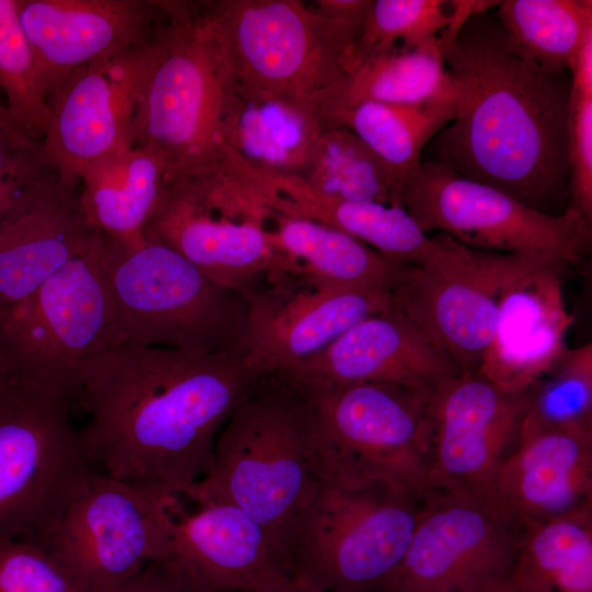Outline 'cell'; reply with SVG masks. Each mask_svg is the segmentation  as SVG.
<instances>
[{
	"instance_id": "obj_1",
	"label": "cell",
	"mask_w": 592,
	"mask_h": 592,
	"mask_svg": "<svg viewBox=\"0 0 592 592\" xmlns=\"http://www.w3.org/2000/svg\"><path fill=\"white\" fill-rule=\"evenodd\" d=\"M262 372L249 354L107 345L80 375L91 464L183 498L210 469L223 425Z\"/></svg>"
},
{
	"instance_id": "obj_2",
	"label": "cell",
	"mask_w": 592,
	"mask_h": 592,
	"mask_svg": "<svg viewBox=\"0 0 592 592\" xmlns=\"http://www.w3.org/2000/svg\"><path fill=\"white\" fill-rule=\"evenodd\" d=\"M457 113L423 160L496 187L542 213L569 207V71L548 72L513 44L494 12L439 35Z\"/></svg>"
},
{
	"instance_id": "obj_3",
	"label": "cell",
	"mask_w": 592,
	"mask_h": 592,
	"mask_svg": "<svg viewBox=\"0 0 592 592\" xmlns=\"http://www.w3.org/2000/svg\"><path fill=\"white\" fill-rule=\"evenodd\" d=\"M159 3L135 144L162 160L168 182L227 164V123L237 80L212 2Z\"/></svg>"
},
{
	"instance_id": "obj_4",
	"label": "cell",
	"mask_w": 592,
	"mask_h": 592,
	"mask_svg": "<svg viewBox=\"0 0 592 592\" xmlns=\"http://www.w3.org/2000/svg\"><path fill=\"white\" fill-rule=\"evenodd\" d=\"M319 483L300 386L288 371L273 369L262 372L234 408L217 436L210 469L183 498L241 509L287 561L292 531Z\"/></svg>"
},
{
	"instance_id": "obj_5",
	"label": "cell",
	"mask_w": 592,
	"mask_h": 592,
	"mask_svg": "<svg viewBox=\"0 0 592 592\" xmlns=\"http://www.w3.org/2000/svg\"><path fill=\"white\" fill-rule=\"evenodd\" d=\"M98 262L113 307L112 344L248 354V300L210 280L146 229L98 231Z\"/></svg>"
},
{
	"instance_id": "obj_6",
	"label": "cell",
	"mask_w": 592,
	"mask_h": 592,
	"mask_svg": "<svg viewBox=\"0 0 592 592\" xmlns=\"http://www.w3.org/2000/svg\"><path fill=\"white\" fill-rule=\"evenodd\" d=\"M291 374L307 402L310 459L320 483L357 487L384 481L422 498L431 491L434 390L387 383L337 384Z\"/></svg>"
},
{
	"instance_id": "obj_7",
	"label": "cell",
	"mask_w": 592,
	"mask_h": 592,
	"mask_svg": "<svg viewBox=\"0 0 592 592\" xmlns=\"http://www.w3.org/2000/svg\"><path fill=\"white\" fill-rule=\"evenodd\" d=\"M423 500L384 481L319 483L287 544L291 578L328 592H382L406 554Z\"/></svg>"
},
{
	"instance_id": "obj_8",
	"label": "cell",
	"mask_w": 592,
	"mask_h": 592,
	"mask_svg": "<svg viewBox=\"0 0 592 592\" xmlns=\"http://www.w3.org/2000/svg\"><path fill=\"white\" fill-rule=\"evenodd\" d=\"M212 7L239 84L320 106L344 75L366 15H331L298 0Z\"/></svg>"
},
{
	"instance_id": "obj_9",
	"label": "cell",
	"mask_w": 592,
	"mask_h": 592,
	"mask_svg": "<svg viewBox=\"0 0 592 592\" xmlns=\"http://www.w3.org/2000/svg\"><path fill=\"white\" fill-rule=\"evenodd\" d=\"M90 247L27 298L0 308V357L10 383L79 402L84 363L110 345L113 307Z\"/></svg>"
},
{
	"instance_id": "obj_10",
	"label": "cell",
	"mask_w": 592,
	"mask_h": 592,
	"mask_svg": "<svg viewBox=\"0 0 592 592\" xmlns=\"http://www.w3.org/2000/svg\"><path fill=\"white\" fill-rule=\"evenodd\" d=\"M71 407L25 385L0 392V545L39 543L92 471Z\"/></svg>"
},
{
	"instance_id": "obj_11",
	"label": "cell",
	"mask_w": 592,
	"mask_h": 592,
	"mask_svg": "<svg viewBox=\"0 0 592 592\" xmlns=\"http://www.w3.org/2000/svg\"><path fill=\"white\" fill-rule=\"evenodd\" d=\"M266 214L249 183L225 166L168 181L145 229L247 297L282 271Z\"/></svg>"
},
{
	"instance_id": "obj_12",
	"label": "cell",
	"mask_w": 592,
	"mask_h": 592,
	"mask_svg": "<svg viewBox=\"0 0 592 592\" xmlns=\"http://www.w3.org/2000/svg\"><path fill=\"white\" fill-rule=\"evenodd\" d=\"M414 264H398L391 305L421 328L462 371H477L503 292L551 259L468 247L446 234ZM565 265V264H562Z\"/></svg>"
},
{
	"instance_id": "obj_13",
	"label": "cell",
	"mask_w": 592,
	"mask_h": 592,
	"mask_svg": "<svg viewBox=\"0 0 592 592\" xmlns=\"http://www.w3.org/2000/svg\"><path fill=\"white\" fill-rule=\"evenodd\" d=\"M180 499L91 471L39 543L84 592H103L169 558Z\"/></svg>"
},
{
	"instance_id": "obj_14",
	"label": "cell",
	"mask_w": 592,
	"mask_h": 592,
	"mask_svg": "<svg viewBox=\"0 0 592 592\" xmlns=\"http://www.w3.org/2000/svg\"><path fill=\"white\" fill-rule=\"evenodd\" d=\"M402 207L428 235L446 234L471 248L573 264L588 252L591 223L568 207L533 209L490 185L423 160L403 183Z\"/></svg>"
},
{
	"instance_id": "obj_15",
	"label": "cell",
	"mask_w": 592,
	"mask_h": 592,
	"mask_svg": "<svg viewBox=\"0 0 592 592\" xmlns=\"http://www.w3.org/2000/svg\"><path fill=\"white\" fill-rule=\"evenodd\" d=\"M524 532L483 493L432 490L382 592H481L503 585Z\"/></svg>"
},
{
	"instance_id": "obj_16",
	"label": "cell",
	"mask_w": 592,
	"mask_h": 592,
	"mask_svg": "<svg viewBox=\"0 0 592 592\" xmlns=\"http://www.w3.org/2000/svg\"><path fill=\"white\" fill-rule=\"evenodd\" d=\"M152 37L124 55L75 70L49 94L42 145L49 166L66 184L79 185L88 167L135 143Z\"/></svg>"
},
{
	"instance_id": "obj_17",
	"label": "cell",
	"mask_w": 592,
	"mask_h": 592,
	"mask_svg": "<svg viewBox=\"0 0 592 592\" xmlns=\"http://www.w3.org/2000/svg\"><path fill=\"white\" fill-rule=\"evenodd\" d=\"M247 300L248 354L263 371L289 369L315 357L391 306L388 289L331 286L291 272L271 274Z\"/></svg>"
},
{
	"instance_id": "obj_18",
	"label": "cell",
	"mask_w": 592,
	"mask_h": 592,
	"mask_svg": "<svg viewBox=\"0 0 592 592\" xmlns=\"http://www.w3.org/2000/svg\"><path fill=\"white\" fill-rule=\"evenodd\" d=\"M527 395L463 371L433 391L430 433L432 490L483 493L513 448Z\"/></svg>"
},
{
	"instance_id": "obj_19",
	"label": "cell",
	"mask_w": 592,
	"mask_h": 592,
	"mask_svg": "<svg viewBox=\"0 0 592 592\" xmlns=\"http://www.w3.org/2000/svg\"><path fill=\"white\" fill-rule=\"evenodd\" d=\"M48 96L75 70L146 45L161 16L159 1L16 0Z\"/></svg>"
},
{
	"instance_id": "obj_20",
	"label": "cell",
	"mask_w": 592,
	"mask_h": 592,
	"mask_svg": "<svg viewBox=\"0 0 592 592\" xmlns=\"http://www.w3.org/2000/svg\"><path fill=\"white\" fill-rule=\"evenodd\" d=\"M483 494L525 531L592 508V433L522 419Z\"/></svg>"
},
{
	"instance_id": "obj_21",
	"label": "cell",
	"mask_w": 592,
	"mask_h": 592,
	"mask_svg": "<svg viewBox=\"0 0 592 592\" xmlns=\"http://www.w3.org/2000/svg\"><path fill=\"white\" fill-rule=\"evenodd\" d=\"M79 185L49 170L0 216V308L22 301L92 243Z\"/></svg>"
},
{
	"instance_id": "obj_22",
	"label": "cell",
	"mask_w": 592,
	"mask_h": 592,
	"mask_svg": "<svg viewBox=\"0 0 592 592\" xmlns=\"http://www.w3.org/2000/svg\"><path fill=\"white\" fill-rule=\"evenodd\" d=\"M173 509L169 558L209 592H261L291 578L267 532L226 503Z\"/></svg>"
},
{
	"instance_id": "obj_23",
	"label": "cell",
	"mask_w": 592,
	"mask_h": 592,
	"mask_svg": "<svg viewBox=\"0 0 592 592\" xmlns=\"http://www.w3.org/2000/svg\"><path fill=\"white\" fill-rule=\"evenodd\" d=\"M537 267L502 294L493 330L477 372L511 394L528 391L567 349L573 322L559 270Z\"/></svg>"
},
{
	"instance_id": "obj_24",
	"label": "cell",
	"mask_w": 592,
	"mask_h": 592,
	"mask_svg": "<svg viewBox=\"0 0 592 592\" xmlns=\"http://www.w3.org/2000/svg\"><path fill=\"white\" fill-rule=\"evenodd\" d=\"M286 371L337 384L387 383L430 390L463 372L392 305L354 325L320 354Z\"/></svg>"
},
{
	"instance_id": "obj_25",
	"label": "cell",
	"mask_w": 592,
	"mask_h": 592,
	"mask_svg": "<svg viewBox=\"0 0 592 592\" xmlns=\"http://www.w3.org/2000/svg\"><path fill=\"white\" fill-rule=\"evenodd\" d=\"M246 177L267 209L332 227L395 263H419L434 247L402 206L332 197L299 177L252 167L246 168Z\"/></svg>"
},
{
	"instance_id": "obj_26",
	"label": "cell",
	"mask_w": 592,
	"mask_h": 592,
	"mask_svg": "<svg viewBox=\"0 0 592 592\" xmlns=\"http://www.w3.org/2000/svg\"><path fill=\"white\" fill-rule=\"evenodd\" d=\"M318 103L236 83L228 116V156L259 170L301 177L328 124Z\"/></svg>"
},
{
	"instance_id": "obj_27",
	"label": "cell",
	"mask_w": 592,
	"mask_h": 592,
	"mask_svg": "<svg viewBox=\"0 0 592 592\" xmlns=\"http://www.w3.org/2000/svg\"><path fill=\"white\" fill-rule=\"evenodd\" d=\"M456 100L439 37L414 48L356 53L321 107L329 116L364 102L414 104Z\"/></svg>"
},
{
	"instance_id": "obj_28",
	"label": "cell",
	"mask_w": 592,
	"mask_h": 592,
	"mask_svg": "<svg viewBox=\"0 0 592 592\" xmlns=\"http://www.w3.org/2000/svg\"><path fill=\"white\" fill-rule=\"evenodd\" d=\"M167 183V169L150 149L126 145L88 167L79 179L87 224L107 236L141 234Z\"/></svg>"
},
{
	"instance_id": "obj_29",
	"label": "cell",
	"mask_w": 592,
	"mask_h": 592,
	"mask_svg": "<svg viewBox=\"0 0 592 592\" xmlns=\"http://www.w3.org/2000/svg\"><path fill=\"white\" fill-rule=\"evenodd\" d=\"M265 227L284 272L297 273L331 286L390 291L398 263L350 235L310 219L270 209Z\"/></svg>"
},
{
	"instance_id": "obj_30",
	"label": "cell",
	"mask_w": 592,
	"mask_h": 592,
	"mask_svg": "<svg viewBox=\"0 0 592 592\" xmlns=\"http://www.w3.org/2000/svg\"><path fill=\"white\" fill-rule=\"evenodd\" d=\"M506 592H592V508L526 530Z\"/></svg>"
},
{
	"instance_id": "obj_31",
	"label": "cell",
	"mask_w": 592,
	"mask_h": 592,
	"mask_svg": "<svg viewBox=\"0 0 592 592\" xmlns=\"http://www.w3.org/2000/svg\"><path fill=\"white\" fill-rule=\"evenodd\" d=\"M456 113L453 100L414 104L364 102L329 116L328 122L351 130L406 180L420 164L432 138Z\"/></svg>"
},
{
	"instance_id": "obj_32",
	"label": "cell",
	"mask_w": 592,
	"mask_h": 592,
	"mask_svg": "<svg viewBox=\"0 0 592 592\" xmlns=\"http://www.w3.org/2000/svg\"><path fill=\"white\" fill-rule=\"evenodd\" d=\"M299 178L332 197L402 206L405 179L351 130L330 122Z\"/></svg>"
},
{
	"instance_id": "obj_33",
	"label": "cell",
	"mask_w": 592,
	"mask_h": 592,
	"mask_svg": "<svg viewBox=\"0 0 592 592\" xmlns=\"http://www.w3.org/2000/svg\"><path fill=\"white\" fill-rule=\"evenodd\" d=\"M494 13L519 50L554 73L570 72L592 30L591 0H505Z\"/></svg>"
},
{
	"instance_id": "obj_34",
	"label": "cell",
	"mask_w": 592,
	"mask_h": 592,
	"mask_svg": "<svg viewBox=\"0 0 592 592\" xmlns=\"http://www.w3.org/2000/svg\"><path fill=\"white\" fill-rule=\"evenodd\" d=\"M0 89L13 119L42 139L49 113L48 91L16 0H0Z\"/></svg>"
},
{
	"instance_id": "obj_35",
	"label": "cell",
	"mask_w": 592,
	"mask_h": 592,
	"mask_svg": "<svg viewBox=\"0 0 592 592\" xmlns=\"http://www.w3.org/2000/svg\"><path fill=\"white\" fill-rule=\"evenodd\" d=\"M526 395L525 419L548 428L592 433V343L567 346Z\"/></svg>"
},
{
	"instance_id": "obj_36",
	"label": "cell",
	"mask_w": 592,
	"mask_h": 592,
	"mask_svg": "<svg viewBox=\"0 0 592 592\" xmlns=\"http://www.w3.org/2000/svg\"><path fill=\"white\" fill-rule=\"evenodd\" d=\"M454 19V1L371 0L356 53L414 48L436 39Z\"/></svg>"
},
{
	"instance_id": "obj_37",
	"label": "cell",
	"mask_w": 592,
	"mask_h": 592,
	"mask_svg": "<svg viewBox=\"0 0 592 592\" xmlns=\"http://www.w3.org/2000/svg\"><path fill=\"white\" fill-rule=\"evenodd\" d=\"M0 592H84L42 545L11 540L0 545Z\"/></svg>"
},
{
	"instance_id": "obj_38",
	"label": "cell",
	"mask_w": 592,
	"mask_h": 592,
	"mask_svg": "<svg viewBox=\"0 0 592 592\" xmlns=\"http://www.w3.org/2000/svg\"><path fill=\"white\" fill-rule=\"evenodd\" d=\"M568 163L569 207L592 223V93L571 91Z\"/></svg>"
},
{
	"instance_id": "obj_39",
	"label": "cell",
	"mask_w": 592,
	"mask_h": 592,
	"mask_svg": "<svg viewBox=\"0 0 592 592\" xmlns=\"http://www.w3.org/2000/svg\"><path fill=\"white\" fill-rule=\"evenodd\" d=\"M52 169L42 139L26 132L0 135V216L25 189Z\"/></svg>"
},
{
	"instance_id": "obj_40",
	"label": "cell",
	"mask_w": 592,
	"mask_h": 592,
	"mask_svg": "<svg viewBox=\"0 0 592 592\" xmlns=\"http://www.w3.org/2000/svg\"><path fill=\"white\" fill-rule=\"evenodd\" d=\"M103 592H209L171 559L148 563L132 578Z\"/></svg>"
},
{
	"instance_id": "obj_41",
	"label": "cell",
	"mask_w": 592,
	"mask_h": 592,
	"mask_svg": "<svg viewBox=\"0 0 592 592\" xmlns=\"http://www.w3.org/2000/svg\"><path fill=\"white\" fill-rule=\"evenodd\" d=\"M261 592H328V591H323V590L310 587L300 581L289 578L283 581L282 583H278L274 585L273 588L261 591Z\"/></svg>"
},
{
	"instance_id": "obj_42",
	"label": "cell",
	"mask_w": 592,
	"mask_h": 592,
	"mask_svg": "<svg viewBox=\"0 0 592 592\" xmlns=\"http://www.w3.org/2000/svg\"><path fill=\"white\" fill-rule=\"evenodd\" d=\"M26 132L11 116L5 104L0 102V135ZM27 133V132H26Z\"/></svg>"
},
{
	"instance_id": "obj_43",
	"label": "cell",
	"mask_w": 592,
	"mask_h": 592,
	"mask_svg": "<svg viewBox=\"0 0 592 592\" xmlns=\"http://www.w3.org/2000/svg\"><path fill=\"white\" fill-rule=\"evenodd\" d=\"M9 378L4 368V365L0 357V392L9 386Z\"/></svg>"
},
{
	"instance_id": "obj_44",
	"label": "cell",
	"mask_w": 592,
	"mask_h": 592,
	"mask_svg": "<svg viewBox=\"0 0 592 592\" xmlns=\"http://www.w3.org/2000/svg\"><path fill=\"white\" fill-rule=\"evenodd\" d=\"M481 592H506L504 589V584L496 588H491Z\"/></svg>"
}]
</instances>
